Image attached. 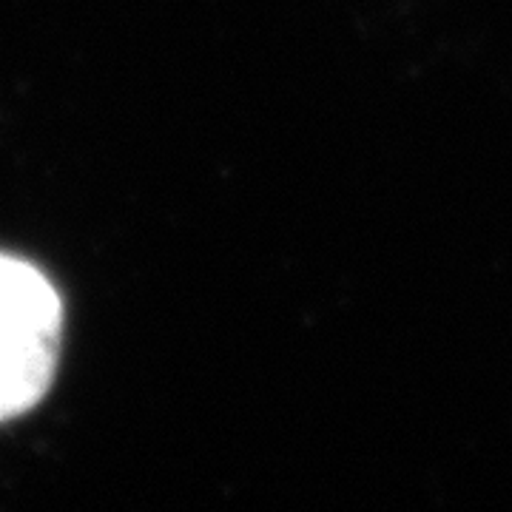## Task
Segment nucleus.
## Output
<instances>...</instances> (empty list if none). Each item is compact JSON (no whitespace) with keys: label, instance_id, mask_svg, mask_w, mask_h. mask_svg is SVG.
I'll list each match as a JSON object with an SVG mask.
<instances>
[{"label":"nucleus","instance_id":"nucleus-1","mask_svg":"<svg viewBox=\"0 0 512 512\" xmlns=\"http://www.w3.org/2000/svg\"><path fill=\"white\" fill-rule=\"evenodd\" d=\"M63 299L29 259L0 251V424L32 413L55 384Z\"/></svg>","mask_w":512,"mask_h":512}]
</instances>
